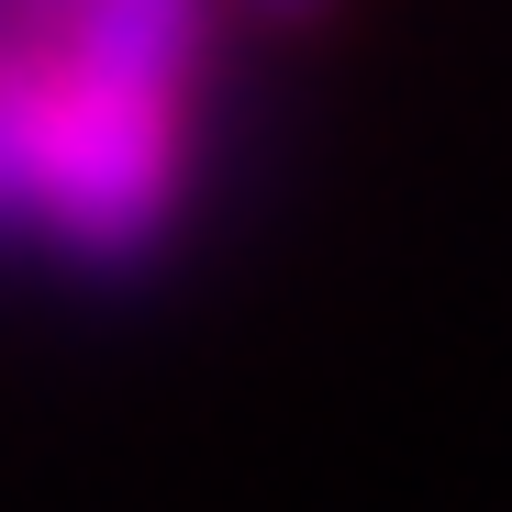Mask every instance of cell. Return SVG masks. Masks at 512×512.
Wrapping results in <instances>:
<instances>
[{"label":"cell","mask_w":512,"mask_h":512,"mask_svg":"<svg viewBox=\"0 0 512 512\" xmlns=\"http://www.w3.org/2000/svg\"><path fill=\"white\" fill-rule=\"evenodd\" d=\"M212 12L190 0H0V256L134 279L201 201Z\"/></svg>","instance_id":"cell-1"}]
</instances>
